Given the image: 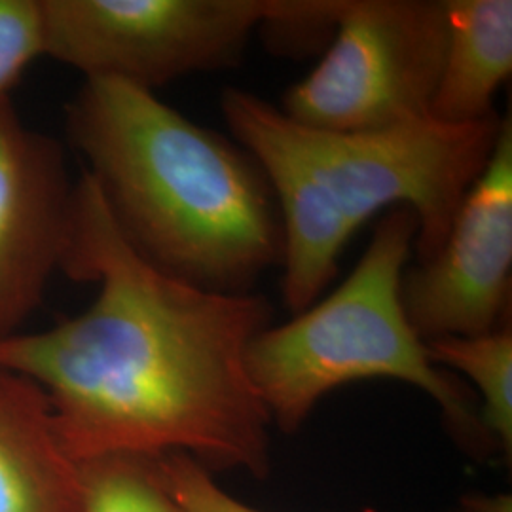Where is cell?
<instances>
[{
    "instance_id": "12",
    "label": "cell",
    "mask_w": 512,
    "mask_h": 512,
    "mask_svg": "<svg viewBox=\"0 0 512 512\" xmlns=\"http://www.w3.org/2000/svg\"><path fill=\"white\" fill-rule=\"evenodd\" d=\"M82 471V512H183L167 492L156 459H99Z\"/></svg>"
},
{
    "instance_id": "9",
    "label": "cell",
    "mask_w": 512,
    "mask_h": 512,
    "mask_svg": "<svg viewBox=\"0 0 512 512\" xmlns=\"http://www.w3.org/2000/svg\"><path fill=\"white\" fill-rule=\"evenodd\" d=\"M84 471L67 452L46 393L0 365V512H82Z\"/></svg>"
},
{
    "instance_id": "3",
    "label": "cell",
    "mask_w": 512,
    "mask_h": 512,
    "mask_svg": "<svg viewBox=\"0 0 512 512\" xmlns=\"http://www.w3.org/2000/svg\"><path fill=\"white\" fill-rule=\"evenodd\" d=\"M222 114L274 192L283 228V300L310 308L351 236L384 209L418 219L414 255H437L467 192L494 154L503 118L448 126L421 118L372 131L298 124L255 93H222Z\"/></svg>"
},
{
    "instance_id": "11",
    "label": "cell",
    "mask_w": 512,
    "mask_h": 512,
    "mask_svg": "<svg viewBox=\"0 0 512 512\" xmlns=\"http://www.w3.org/2000/svg\"><path fill=\"white\" fill-rule=\"evenodd\" d=\"M431 361L467 376L478 389V418L490 442L512 452V329L478 336H446L425 342Z\"/></svg>"
},
{
    "instance_id": "15",
    "label": "cell",
    "mask_w": 512,
    "mask_h": 512,
    "mask_svg": "<svg viewBox=\"0 0 512 512\" xmlns=\"http://www.w3.org/2000/svg\"><path fill=\"white\" fill-rule=\"evenodd\" d=\"M458 512H512L511 495H471L461 501Z\"/></svg>"
},
{
    "instance_id": "6",
    "label": "cell",
    "mask_w": 512,
    "mask_h": 512,
    "mask_svg": "<svg viewBox=\"0 0 512 512\" xmlns=\"http://www.w3.org/2000/svg\"><path fill=\"white\" fill-rule=\"evenodd\" d=\"M446 42L444 0H342L329 50L281 110L329 131L429 118Z\"/></svg>"
},
{
    "instance_id": "8",
    "label": "cell",
    "mask_w": 512,
    "mask_h": 512,
    "mask_svg": "<svg viewBox=\"0 0 512 512\" xmlns=\"http://www.w3.org/2000/svg\"><path fill=\"white\" fill-rule=\"evenodd\" d=\"M74 186L61 145L0 95V342L23 330L65 268Z\"/></svg>"
},
{
    "instance_id": "5",
    "label": "cell",
    "mask_w": 512,
    "mask_h": 512,
    "mask_svg": "<svg viewBox=\"0 0 512 512\" xmlns=\"http://www.w3.org/2000/svg\"><path fill=\"white\" fill-rule=\"evenodd\" d=\"M275 0H40L42 55L156 93L236 67Z\"/></svg>"
},
{
    "instance_id": "14",
    "label": "cell",
    "mask_w": 512,
    "mask_h": 512,
    "mask_svg": "<svg viewBox=\"0 0 512 512\" xmlns=\"http://www.w3.org/2000/svg\"><path fill=\"white\" fill-rule=\"evenodd\" d=\"M167 492L183 512H260L226 494L196 459L169 454L156 459Z\"/></svg>"
},
{
    "instance_id": "13",
    "label": "cell",
    "mask_w": 512,
    "mask_h": 512,
    "mask_svg": "<svg viewBox=\"0 0 512 512\" xmlns=\"http://www.w3.org/2000/svg\"><path fill=\"white\" fill-rule=\"evenodd\" d=\"M40 55V0H0V95H10Z\"/></svg>"
},
{
    "instance_id": "2",
    "label": "cell",
    "mask_w": 512,
    "mask_h": 512,
    "mask_svg": "<svg viewBox=\"0 0 512 512\" xmlns=\"http://www.w3.org/2000/svg\"><path fill=\"white\" fill-rule=\"evenodd\" d=\"M67 126L120 234L158 270L245 294L283 264L274 192L238 143L116 80H84Z\"/></svg>"
},
{
    "instance_id": "1",
    "label": "cell",
    "mask_w": 512,
    "mask_h": 512,
    "mask_svg": "<svg viewBox=\"0 0 512 512\" xmlns=\"http://www.w3.org/2000/svg\"><path fill=\"white\" fill-rule=\"evenodd\" d=\"M97 283L82 313L0 342V365L46 393L80 465L184 454L211 471H270V414L247 349L270 327L260 294L205 291L139 255L114 224L90 173L74 186L63 268Z\"/></svg>"
},
{
    "instance_id": "4",
    "label": "cell",
    "mask_w": 512,
    "mask_h": 512,
    "mask_svg": "<svg viewBox=\"0 0 512 512\" xmlns=\"http://www.w3.org/2000/svg\"><path fill=\"white\" fill-rule=\"evenodd\" d=\"M416 236V215L408 207L389 209L365 255L334 293L253 338L247 370L272 425L283 433L300 429L330 391L389 378L416 385L439 404L446 427L465 448L476 454L494 446L473 395L431 361L406 317L401 287Z\"/></svg>"
},
{
    "instance_id": "10",
    "label": "cell",
    "mask_w": 512,
    "mask_h": 512,
    "mask_svg": "<svg viewBox=\"0 0 512 512\" xmlns=\"http://www.w3.org/2000/svg\"><path fill=\"white\" fill-rule=\"evenodd\" d=\"M448 42L429 118L469 126L497 116V90L512 73L511 0H444Z\"/></svg>"
},
{
    "instance_id": "7",
    "label": "cell",
    "mask_w": 512,
    "mask_h": 512,
    "mask_svg": "<svg viewBox=\"0 0 512 512\" xmlns=\"http://www.w3.org/2000/svg\"><path fill=\"white\" fill-rule=\"evenodd\" d=\"M512 122L467 192L439 253L403 275L406 317L423 342L478 336L511 321Z\"/></svg>"
}]
</instances>
